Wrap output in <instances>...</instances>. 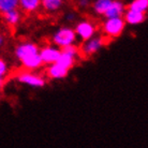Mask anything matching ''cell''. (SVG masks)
<instances>
[{"label": "cell", "instance_id": "7a4b0ae2", "mask_svg": "<svg viewBox=\"0 0 148 148\" xmlns=\"http://www.w3.org/2000/svg\"><path fill=\"white\" fill-rule=\"evenodd\" d=\"M126 26V23L122 17H111L104 19L101 25V29L105 38L117 39L123 34Z\"/></svg>", "mask_w": 148, "mask_h": 148}, {"label": "cell", "instance_id": "277c9868", "mask_svg": "<svg viewBox=\"0 0 148 148\" xmlns=\"http://www.w3.org/2000/svg\"><path fill=\"white\" fill-rule=\"evenodd\" d=\"M16 81L19 84L25 85L30 88H43L46 85V78L36 71H22L16 75Z\"/></svg>", "mask_w": 148, "mask_h": 148}, {"label": "cell", "instance_id": "5b68a950", "mask_svg": "<svg viewBox=\"0 0 148 148\" xmlns=\"http://www.w3.org/2000/svg\"><path fill=\"white\" fill-rule=\"evenodd\" d=\"M73 29L75 34H76L77 40H79L81 42L87 41L90 38L95 37L97 34V31H98L97 25L90 19H81V21H78L75 24V26L73 27Z\"/></svg>", "mask_w": 148, "mask_h": 148}, {"label": "cell", "instance_id": "7402d4cb", "mask_svg": "<svg viewBox=\"0 0 148 148\" xmlns=\"http://www.w3.org/2000/svg\"><path fill=\"white\" fill-rule=\"evenodd\" d=\"M4 43H5V38L2 34H0V51H1V48L3 47Z\"/></svg>", "mask_w": 148, "mask_h": 148}, {"label": "cell", "instance_id": "ba28073f", "mask_svg": "<svg viewBox=\"0 0 148 148\" xmlns=\"http://www.w3.org/2000/svg\"><path fill=\"white\" fill-rule=\"evenodd\" d=\"M70 73V71L63 68L62 66H60L59 63H52L47 66L46 70H45V74L49 79H54V81H60V79H64Z\"/></svg>", "mask_w": 148, "mask_h": 148}, {"label": "cell", "instance_id": "7c38bea8", "mask_svg": "<svg viewBox=\"0 0 148 148\" xmlns=\"http://www.w3.org/2000/svg\"><path fill=\"white\" fill-rule=\"evenodd\" d=\"M22 67L27 71H38L43 67V62L41 60V57L39 54L32 55L26 58L25 60L21 61Z\"/></svg>", "mask_w": 148, "mask_h": 148}, {"label": "cell", "instance_id": "8fae6325", "mask_svg": "<svg viewBox=\"0 0 148 148\" xmlns=\"http://www.w3.org/2000/svg\"><path fill=\"white\" fill-rule=\"evenodd\" d=\"M64 5V0H41V9L47 14H55Z\"/></svg>", "mask_w": 148, "mask_h": 148}, {"label": "cell", "instance_id": "603a6c76", "mask_svg": "<svg viewBox=\"0 0 148 148\" xmlns=\"http://www.w3.org/2000/svg\"><path fill=\"white\" fill-rule=\"evenodd\" d=\"M4 86V78H0V89Z\"/></svg>", "mask_w": 148, "mask_h": 148}, {"label": "cell", "instance_id": "ac0fdd59", "mask_svg": "<svg viewBox=\"0 0 148 148\" xmlns=\"http://www.w3.org/2000/svg\"><path fill=\"white\" fill-rule=\"evenodd\" d=\"M18 9V0H0V14Z\"/></svg>", "mask_w": 148, "mask_h": 148}, {"label": "cell", "instance_id": "4fadbf2b", "mask_svg": "<svg viewBox=\"0 0 148 148\" xmlns=\"http://www.w3.org/2000/svg\"><path fill=\"white\" fill-rule=\"evenodd\" d=\"M18 9L27 14L36 13L41 9V0H18Z\"/></svg>", "mask_w": 148, "mask_h": 148}, {"label": "cell", "instance_id": "d6986e66", "mask_svg": "<svg viewBox=\"0 0 148 148\" xmlns=\"http://www.w3.org/2000/svg\"><path fill=\"white\" fill-rule=\"evenodd\" d=\"M10 73V64L7 60L0 57V78H5Z\"/></svg>", "mask_w": 148, "mask_h": 148}, {"label": "cell", "instance_id": "30bf717a", "mask_svg": "<svg viewBox=\"0 0 148 148\" xmlns=\"http://www.w3.org/2000/svg\"><path fill=\"white\" fill-rule=\"evenodd\" d=\"M127 10L126 3L122 0H113L111 5L108 7V11L103 15L104 18H111V17H122Z\"/></svg>", "mask_w": 148, "mask_h": 148}, {"label": "cell", "instance_id": "9c48e42d", "mask_svg": "<svg viewBox=\"0 0 148 148\" xmlns=\"http://www.w3.org/2000/svg\"><path fill=\"white\" fill-rule=\"evenodd\" d=\"M122 18L126 23V25H129V26H138V25H142L146 22V18H147V15L146 13H142V12H137L133 11V10H130V9H127L125 14L122 15Z\"/></svg>", "mask_w": 148, "mask_h": 148}, {"label": "cell", "instance_id": "ffe728a7", "mask_svg": "<svg viewBox=\"0 0 148 148\" xmlns=\"http://www.w3.org/2000/svg\"><path fill=\"white\" fill-rule=\"evenodd\" d=\"M76 5L81 10H87L91 5V0H76Z\"/></svg>", "mask_w": 148, "mask_h": 148}, {"label": "cell", "instance_id": "2e32d148", "mask_svg": "<svg viewBox=\"0 0 148 148\" xmlns=\"http://www.w3.org/2000/svg\"><path fill=\"white\" fill-rule=\"evenodd\" d=\"M78 58L74 57V56H71L67 53H64L61 51V54H60L59 58L57 60V63H59L60 66H62L63 68L68 69L69 71H71L75 67L76 64V61H77Z\"/></svg>", "mask_w": 148, "mask_h": 148}, {"label": "cell", "instance_id": "3957f363", "mask_svg": "<svg viewBox=\"0 0 148 148\" xmlns=\"http://www.w3.org/2000/svg\"><path fill=\"white\" fill-rule=\"evenodd\" d=\"M106 43H108V41L104 36L96 34L95 37L90 38L89 40L82 42V45L78 47L79 53L82 56H84L86 58H90L100 52L106 45Z\"/></svg>", "mask_w": 148, "mask_h": 148}, {"label": "cell", "instance_id": "9a60e30c", "mask_svg": "<svg viewBox=\"0 0 148 148\" xmlns=\"http://www.w3.org/2000/svg\"><path fill=\"white\" fill-rule=\"evenodd\" d=\"M113 0H93L91 2V9L92 12L98 16H103L105 12L108 11V7L111 5Z\"/></svg>", "mask_w": 148, "mask_h": 148}, {"label": "cell", "instance_id": "5bb4252c", "mask_svg": "<svg viewBox=\"0 0 148 148\" xmlns=\"http://www.w3.org/2000/svg\"><path fill=\"white\" fill-rule=\"evenodd\" d=\"M2 16H3L4 23L10 27H16L17 25H19L21 22H22V17H23L22 12L19 11L18 9L7 12Z\"/></svg>", "mask_w": 148, "mask_h": 148}, {"label": "cell", "instance_id": "e0dca14e", "mask_svg": "<svg viewBox=\"0 0 148 148\" xmlns=\"http://www.w3.org/2000/svg\"><path fill=\"white\" fill-rule=\"evenodd\" d=\"M127 9L133 10V11L147 13L148 11V0H131L128 4Z\"/></svg>", "mask_w": 148, "mask_h": 148}, {"label": "cell", "instance_id": "6da1fadb", "mask_svg": "<svg viewBox=\"0 0 148 148\" xmlns=\"http://www.w3.org/2000/svg\"><path fill=\"white\" fill-rule=\"evenodd\" d=\"M51 40H52V44L60 49L70 46V45H75L77 43V38L74 32L73 27L70 26L59 27L53 34Z\"/></svg>", "mask_w": 148, "mask_h": 148}, {"label": "cell", "instance_id": "44dd1931", "mask_svg": "<svg viewBox=\"0 0 148 148\" xmlns=\"http://www.w3.org/2000/svg\"><path fill=\"white\" fill-rule=\"evenodd\" d=\"M64 19L69 23H73L74 21H76V13L73 11H69L64 15Z\"/></svg>", "mask_w": 148, "mask_h": 148}, {"label": "cell", "instance_id": "52a82bcc", "mask_svg": "<svg viewBox=\"0 0 148 148\" xmlns=\"http://www.w3.org/2000/svg\"><path fill=\"white\" fill-rule=\"evenodd\" d=\"M60 54H61V49L53 44L44 45V46L40 47V51H39L41 60L45 66H49L52 63L57 62Z\"/></svg>", "mask_w": 148, "mask_h": 148}, {"label": "cell", "instance_id": "8992f818", "mask_svg": "<svg viewBox=\"0 0 148 148\" xmlns=\"http://www.w3.org/2000/svg\"><path fill=\"white\" fill-rule=\"evenodd\" d=\"M39 51L40 46L37 43H34V41H22L15 45L13 53L15 58L21 62L30 56L39 54Z\"/></svg>", "mask_w": 148, "mask_h": 148}]
</instances>
